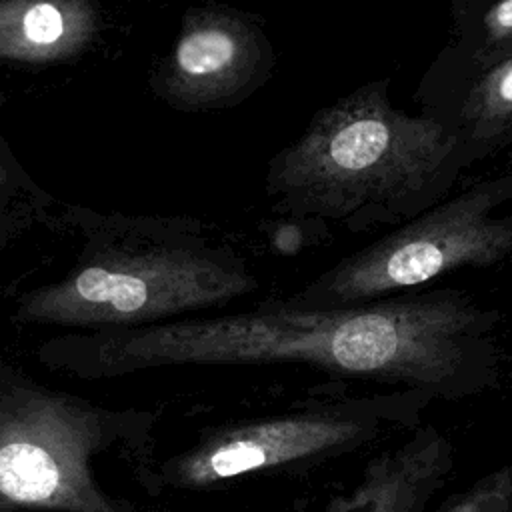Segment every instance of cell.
I'll return each mask as SVG.
<instances>
[{
	"label": "cell",
	"mask_w": 512,
	"mask_h": 512,
	"mask_svg": "<svg viewBox=\"0 0 512 512\" xmlns=\"http://www.w3.org/2000/svg\"><path fill=\"white\" fill-rule=\"evenodd\" d=\"M500 324V312L470 292L420 288L332 308L272 298L236 314L74 336L54 342L50 352L88 376L182 364H302L428 398L462 400L498 382Z\"/></svg>",
	"instance_id": "6da1fadb"
},
{
	"label": "cell",
	"mask_w": 512,
	"mask_h": 512,
	"mask_svg": "<svg viewBox=\"0 0 512 512\" xmlns=\"http://www.w3.org/2000/svg\"><path fill=\"white\" fill-rule=\"evenodd\" d=\"M372 80L320 108L268 162L270 208L292 220H332L352 234L400 226L448 198L466 170L452 132L406 114Z\"/></svg>",
	"instance_id": "7a4b0ae2"
},
{
	"label": "cell",
	"mask_w": 512,
	"mask_h": 512,
	"mask_svg": "<svg viewBox=\"0 0 512 512\" xmlns=\"http://www.w3.org/2000/svg\"><path fill=\"white\" fill-rule=\"evenodd\" d=\"M86 214L74 266L20 298V322L138 328L218 308L258 288L250 264L194 218Z\"/></svg>",
	"instance_id": "3957f363"
},
{
	"label": "cell",
	"mask_w": 512,
	"mask_h": 512,
	"mask_svg": "<svg viewBox=\"0 0 512 512\" xmlns=\"http://www.w3.org/2000/svg\"><path fill=\"white\" fill-rule=\"evenodd\" d=\"M512 172L484 178L394 226L286 296L310 308L366 304L420 290L462 268L512 262Z\"/></svg>",
	"instance_id": "277c9868"
},
{
	"label": "cell",
	"mask_w": 512,
	"mask_h": 512,
	"mask_svg": "<svg viewBox=\"0 0 512 512\" xmlns=\"http://www.w3.org/2000/svg\"><path fill=\"white\" fill-rule=\"evenodd\" d=\"M424 400L430 398L402 390L236 422L178 456L168 468V478L176 486L206 488L248 474L318 464L356 450L388 430L410 426Z\"/></svg>",
	"instance_id": "5b68a950"
},
{
	"label": "cell",
	"mask_w": 512,
	"mask_h": 512,
	"mask_svg": "<svg viewBox=\"0 0 512 512\" xmlns=\"http://www.w3.org/2000/svg\"><path fill=\"white\" fill-rule=\"evenodd\" d=\"M100 434L92 412L50 394L0 406V498L66 512H116L96 490L88 454Z\"/></svg>",
	"instance_id": "8992f818"
},
{
	"label": "cell",
	"mask_w": 512,
	"mask_h": 512,
	"mask_svg": "<svg viewBox=\"0 0 512 512\" xmlns=\"http://www.w3.org/2000/svg\"><path fill=\"white\" fill-rule=\"evenodd\" d=\"M276 60L258 16L208 2L186 10L150 84L160 100L182 112L230 108L270 80Z\"/></svg>",
	"instance_id": "52a82bcc"
},
{
	"label": "cell",
	"mask_w": 512,
	"mask_h": 512,
	"mask_svg": "<svg viewBox=\"0 0 512 512\" xmlns=\"http://www.w3.org/2000/svg\"><path fill=\"white\" fill-rule=\"evenodd\" d=\"M454 468V446L426 424L402 444L374 456L356 486L334 496L324 512H424Z\"/></svg>",
	"instance_id": "ba28073f"
},
{
	"label": "cell",
	"mask_w": 512,
	"mask_h": 512,
	"mask_svg": "<svg viewBox=\"0 0 512 512\" xmlns=\"http://www.w3.org/2000/svg\"><path fill=\"white\" fill-rule=\"evenodd\" d=\"M102 24L96 0H0V60L56 64L80 58Z\"/></svg>",
	"instance_id": "9c48e42d"
},
{
	"label": "cell",
	"mask_w": 512,
	"mask_h": 512,
	"mask_svg": "<svg viewBox=\"0 0 512 512\" xmlns=\"http://www.w3.org/2000/svg\"><path fill=\"white\" fill-rule=\"evenodd\" d=\"M456 138L464 168L512 146V56L420 98Z\"/></svg>",
	"instance_id": "30bf717a"
},
{
	"label": "cell",
	"mask_w": 512,
	"mask_h": 512,
	"mask_svg": "<svg viewBox=\"0 0 512 512\" xmlns=\"http://www.w3.org/2000/svg\"><path fill=\"white\" fill-rule=\"evenodd\" d=\"M512 56V0H452L450 36L418 86V98L452 88Z\"/></svg>",
	"instance_id": "8fae6325"
},
{
	"label": "cell",
	"mask_w": 512,
	"mask_h": 512,
	"mask_svg": "<svg viewBox=\"0 0 512 512\" xmlns=\"http://www.w3.org/2000/svg\"><path fill=\"white\" fill-rule=\"evenodd\" d=\"M46 196L26 176L4 140L0 138V244L8 234L20 232L30 222Z\"/></svg>",
	"instance_id": "7c38bea8"
},
{
	"label": "cell",
	"mask_w": 512,
	"mask_h": 512,
	"mask_svg": "<svg viewBox=\"0 0 512 512\" xmlns=\"http://www.w3.org/2000/svg\"><path fill=\"white\" fill-rule=\"evenodd\" d=\"M442 512H512V462L494 468L454 494Z\"/></svg>",
	"instance_id": "4fadbf2b"
}]
</instances>
